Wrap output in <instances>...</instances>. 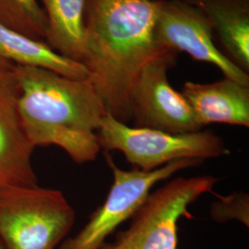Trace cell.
<instances>
[{"label": "cell", "instance_id": "cell-10", "mask_svg": "<svg viewBox=\"0 0 249 249\" xmlns=\"http://www.w3.org/2000/svg\"><path fill=\"white\" fill-rule=\"evenodd\" d=\"M183 96L203 127L213 123L249 126V87L225 78L213 83L186 81Z\"/></svg>", "mask_w": 249, "mask_h": 249}, {"label": "cell", "instance_id": "cell-7", "mask_svg": "<svg viewBox=\"0 0 249 249\" xmlns=\"http://www.w3.org/2000/svg\"><path fill=\"white\" fill-rule=\"evenodd\" d=\"M178 54L162 49L138 73L129 95L134 126L174 134L201 130L187 100L168 80L167 72Z\"/></svg>", "mask_w": 249, "mask_h": 249}, {"label": "cell", "instance_id": "cell-17", "mask_svg": "<svg viewBox=\"0 0 249 249\" xmlns=\"http://www.w3.org/2000/svg\"><path fill=\"white\" fill-rule=\"evenodd\" d=\"M0 249H5V248H4V246H3V244H2L1 240H0Z\"/></svg>", "mask_w": 249, "mask_h": 249}, {"label": "cell", "instance_id": "cell-2", "mask_svg": "<svg viewBox=\"0 0 249 249\" xmlns=\"http://www.w3.org/2000/svg\"><path fill=\"white\" fill-rule=\"evenodd\" d=\"M17 109L28 139L37 146L54 145L73 161L97 158V131L107 108L91 77L75 80L35 67H13Z\"/></svg>", "mask_w": 249, "mask_h": 249}, {"label": "cell", "instance_id": "cell-12", "mask_svg": "<svg viewBox=\"0 0 249 249\" xmlns=\"http://www.w3.org/2000/svg\"><path fill=\"white\" fill-rule=\"evenodd\" d=\"M0 57L16 66L41 68L75 80L90 77L83 64L63 56L44 42L34 40L2 24Z\"/></svg>", "mask_w": 249, "mask_h": 249}, {"label": "cell", "instance_id": "cell-8", "mask_svg": "<svg viewBox=\"0 0 249 249\" xmlns=\"http://www.w3.org/2000/svg\"><path fill=\"white\" fill-rule=\"evenodd\" d=\"M155 37L160 49L187 53L195 60L213 64L225 78L249 87V73L217 47L210 20L195 6L184 0H160Z\"/></svg>", "mask_w": 249, "mask_h": 249}, {"label": "cell", "instance_id": "cell-15", "mask_svg": "<svg viewBox=\"0 0 249 249\" xmlns=\"http://www.w3.org/2000/svg\"><path fill=\"white\" fill-rule=\"evenodd\" d=\"M218 199L211 206V216L215 222L225 223L238 221L249 227V195L246 192H233L228 196L217 195Z\"/></svg>", "mask_w": 249, "mask_h": 249}, {"label": "cell", "instance_id": "cell-4", "mask_svg": "<svg viewBox=\"0 0 249 249\" xmlns=\"http://www.w3.org/2000/svg\"><path fill=\"white\" fill-rule=\"evenodd\" d=\"M101 150L122 152L134 168L152 171L184 159L204 160L230 154L213 131L174 134L130 126L107 113L97 131Z\"/></svg>", "mask_w": 249, "mask_h": 249}, {"label": "cell", "instance_id": "cell-5", "mask_svg": "<svg viewBox=\"0 0 249 249\" xmlns=\"http://www.w3.org/2000/svg\"><path fill=\"white\" fill-rule=\"evenodd\" d=\"M218 181L212 176L171 180L150 194L126 230L99 249H178L179 220L190 217L188 207Z\"/></svg>", "mask_w": 249, "mask_h": 249}, {"label": "cell", "instance_id": "cell-13", "mask_svg": "<svg viewBox=\"0 0 249 249\" xmlns=\"http://www.w3.org/2000/svg\"><path fill=\"white\" fill-rule=\"evenodd\" d=\"M41 2L44 5L48 25L46 45L63 56L81 63L84 53L87 0H41Z\"/></svg>", "mask_w": 249, "mask_h": 249}, {"label": "cell", "instance_id": "cell-3", "mask_svg": "<svg viewBox=\"0 0 249 249\" xmlns=\"http://www.w3.org/2000/svg\"><path fill=\"white\" fill-rule=\"evenodd\" d=\"M76 213L62 191L40 186L0 195V240L5 249H56Z\"/></svg>", "mask_w": 249, "mask_h": 249}, {"label": "cell", "instance_id": "cell-6", "mask_svg": "<svg viewBox=\"0 0 249 249\" xmlns=\"http://www.w3.org/2000/svg\"><path fill=\"white\" fill-rule=\"evenodd\" d=\"M203 161L198 159L176 160L146 172L138 168H118L107 157L114 181L106 201L91 213L84 227L74 236L67 237L58 249H100L119 225L139 212L156 184L173 177L178 171L199 166Z\"/></svg>", "mask_w": 249, "mask_h": 249}, {"label": "cell", "instance_id": "cell-9", "mask_svg": "<svg viewBox=\"0 0 249 249\" xmlns=\"http://www.w3.org/2000/svg\"><path fill=\"white\" fill-rule=\"evenodd\" d=\"M17 94L13 68L0 71V195L39 186L32 160L36 147L18 116Z\"/></svg>", "mask_w": 249, "mask_h": 249}, {"label": "cell", "instance_id": "cell-16", "mask_svg": "<svg viewBox=\"0 0 249 249\" xmlns=\"http://www.w3.org/2000/svg\"><path fill=\"white\" fill-rule=\"evenodd\" d=\"M13 66H14L13 64L8 62L0 57V71H8V70L12 69Z\"/></svg>", "mask_w": 249, "mask_h": 249}, {"label": "cell", "instance_id": "cell-14", "mask_svg": "<svg viewBox=\"0 0 249 249\" xmlns=\"http://www.w3.org/2000/svg\"><path fill=\"white\" fill-rule=\"evenodd\" d=\"M0 24L36 41H46L47 18L37 0H0Z\"/></svg>", "mask_w": 249, "mask_h": 249}, {"label": "cell", "instance_id": "cell-1", "mask_svg": "<svg viewBox=\"0 0 249 249\" xmlns=\"http://www.w3.org/2000/svg\"><path fill=\"white\" fill-rule=\"evenodd\" d=\"M160 0H87L81 63L107 113L131 121L129 95L143 66L160 52L155 26Z\"/></svg>", "mask_w": 249, "mask_h": 249}, {"label": "cell", "instance_id": "cell-11", "mask_svg": "<svg viewBox=\"0 0 249 249\" xmlns=\"http://www.w3.org/2000/svg\"><path fill=\"white\" fill-rule=\"evenodd\" d=\"M210 20L222 53L249 73V0H184Z\"/></svg>", "mask_w": 249, "mask_h": 249}]
</instances>
